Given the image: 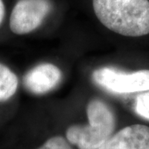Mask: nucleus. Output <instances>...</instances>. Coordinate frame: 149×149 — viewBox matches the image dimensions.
Instances as JSON below:
<instances>
[{
  "mask_svg": "<svg viewBox=\"0 0 149 149\" xmlns=\"http://www.w3.org/2000/svg\"><path fill=\"white\" fill-rule=\"evenodd\" d=\"M61 71L50 63H42L31 69L23 77V85L35 95H42L52 91L61 80Z\"/></svg>",
  "mask_w": 149,
  "mask_h": 149,
  "instance_id": "nucleus-5",
  "label": "nucleus"
},
{
  "mask_svg": "<svg viewBox=\"0 0 149 149\" xmlns=\"http://www.w3.org/2000/svg\"><path fill=\"white\" fill-rule=\"evenodd\" d=\"M37 149H72L68 140L61 136H55L49 139Z\"/></svg>",
  "mask_w": 149,
  "mask_h": 149,
  "instance_id": "nucleus-9",
  "label": "nucleus"
},
{
  "mask_svg": "<svg viewBox=\"0 0 149 149\" xmlns=\"http://www.w3.org/2000/svg\"><path fill=\"white\" fill-rule=\"evenodd\" d=\"M18 86L17 75L6 65L0 63V102L6 101L16 93Z\"/></svg>",
  "mask_w": 149,
  "mask_h": 149,
  "instance_id": "nucleus-7",
  "label": "nucleus"
},
{
  "mask_svg": "<svg viewBox=\"0 0 149 149\" xmlns=\"http://www.w3.org/2000/svg\"><path fill=\"white\" fill-rule=\"evenodd\" d=\"M135 111L139 116L149 120V91L137 96L135 100Z\"/></svg>",
  "mask_w": 149,
  "mask_h": 149,
  "instance_id": "nucleus-8",
  "label": "nucleus"
},
{
  "mask_svg": "<svg viewBox=\"0 0 149 149\" xmlns=\"http://www.w3.org/2000/svg\"><path fill=\"white\" fill-rule=\"evenodd\" d=\"M50 0H19L12 11L10 29L17 35L34 31L52 10Z\"/></svg>",
  "mask_w": 149,
  "mask_h": 149,
  "instance_id": "nucleus-4",
  "label": "nucleus"
},
{
  "mask_svg": "<svg viewBox=\"0 0 149 149\" xmlns=\"http://www.w3.org/2000/svg\"><path fill=\"white\" fill-rule=\"evenodd\" d=\"M86 111L89 123L70 126L66 131V139L79 149H98L113 135L115 115L109 104L98 99L88 104Z\"/></svg>",
  "mask_w": 149,
  "mask_h": 149,
  "instance_id": "nucleus-2",
  "label": "nucleus"
},
{
  "mask_svg": "<svg viewBox=\"0 0 149 149\" xmlns=\"http://www.w3.org/2000/svg\"><path fill=\"white\" fill-rule=\"evenodd\" d=\"M98 149H149V127L143 124L125 127Z\"/></svg>",
  "mask_w": 149,
  "mask_h": 149,
  "instance_id": "nucleus-6",
  "label": "nucleus"
},
{
  "mask_svg": "<svg viewBox=\"0 0 149 149\" xmlns=\"http://www.w3.org/2000/svg\"><path fill=\"white\" fill-rule=\"evenodd\" d=\"M4 15H5V7L3 0H0V25L4 18Z\"/></svg>",
  "mask_w": 149,
  "mask_h": 149,
  "instance_id": "nucleus-10",
  "label": "nucleus"
},
{
  "mask_svg": "<svg viewBox=\"0 0 149 149\" xmlns=\"http://www.w3.org/2000/svg\"><path fill=\"white\" fill-rule=\"evenodd\" d=\"M92 78L97 85L111 93L149 91V70L126 73L113 67H102L93 72Z\"/></svg>",
  "mask_w": 149,
  "mask_h": 149,
  "instance_id": "nucleus-3",
  "label": "nucleus"
},
{
  "mask_svg": "<svg viewBox=\"0 0 149 149\" xmlns=\"http://www.w3.org/2000/svg\"><path fill=\"white\" fill-rule=\"evenodd\" d=\"M97 18L107 28L126 37L149 34L148 0H93Z\"/></svg>",
  "mask_w": 149,
  "mask_h": 149,
  "instance_id": "nucleus-1",
  "label": "nucleus"
}]
</instances>
